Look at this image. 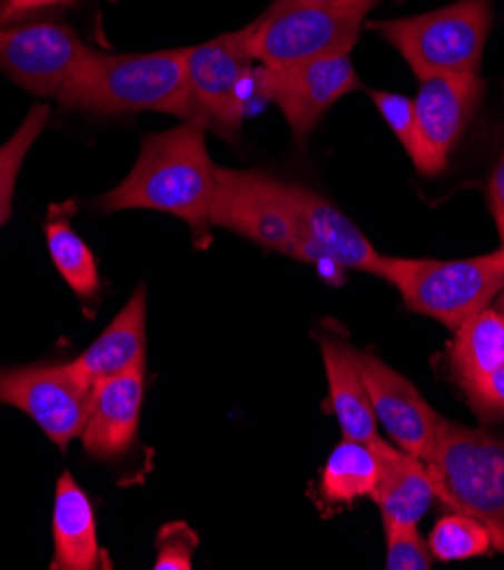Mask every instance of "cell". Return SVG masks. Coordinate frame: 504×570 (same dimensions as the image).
<instances>
[{
    "label": "cell",
    "mask_w": 504,
    "mask_h": 570,
    "mask_svg": "<svg viewBox=\"0 0 504 570\" xmlns=\"http://www.w3.org/2000/svg\"><path fill=\"white\" fill-rule=\"evenodd\" d=\"M207 124H185L148 135L126 180H121L98 205L102 212L152 209L182 218L196 246L209 239V209L216 191V164L207 153Z\"/></svg>",
    "instance_id": "cell-1"
},
{
    "label": "cell",
    "mask_w": 504,
    "mask_h": 570,
    "mask_svg": "<svg viewBox=\"0 0 504 570\" xmlns=\"http://www.w3.org/2000/svg\"><path fill=\"white\" fill-rule=\"evenodd\" d=\"M58 102L102 117L161 111L185 121L194 119L185 48L130 55H107L89 48Z\"/></svg>",
    "instance_id": "cell-2"
},
{
    "label": "cell",
    "mask_w": 504,
    "mask_h": 570,
    "mask_svg": "<svg viewBox=\"0 0 504 570\" xmlns=\"http://www.w3.org/2000/svg\"><path fill=\"white\" fill-rule=\"evenodd\" d=\"M423 462L436 498L482 523L504 552V439L443 419Z\"/></svg>",
    "instance_id": "cell-3"
},
{
    "label": "cell",
    "mask_w": 504,
    "mask_h": 570,
    "mask_svg": "<svg viewBox=\"0 0 504 570\" xmlns=\"http://www.w3.org/2000/svg\"><path fill=\"white\" fill-rule=\"evenodd\" d=\"M379 277L394 284L412 312L457 330L502 294L504 248L451 262L382 255Z\"/></svg>",
    "instance_id": "cell-4"
},
{
    "label": "cell",
    "mask_w": 504,
    "mask_h": 570,
    "mask_svg": "<svg viewBox=\"0 0 504 570\" xmlns=\"http://www.w3.org/2000/svg\"><path fill=\"white\" fill-rule=\"evenodd\" d=\"M394 46L418 80L447 73H477L491 30V0H459L407 19L368 23Z\"/></svg>",
    "instance_id": "cell-5"
},
{
    "label": "cell",
    "mask_w": 504,
    "mask_h": 570,
    "mask_svg": "<svg viewBox=\"0 0 504 570\" xmlns=\"http://www.w3.org/2000/svg\"><path fill=\"white\" fill-rule=\"evenodd\" d=\"M366 14L314 3L275 0L248 28V50L261 67H289L316 57L350 52Z\"/></svg>",
    "instance_id": "cell-6"
},
{
    "label": "cell",
    "mask_w": 504,
    "mask_h": 570,
    "mask_svg": "<svg viewBox=\"0 0 504 570\" xmlns=\"http://www.w3.org/2000/svg\"><path fill=\"white\" fill-rule=\"evenodd\" d=\"M209 220L266 250L303 259L300 233L285 198L283 180L261 170L216 166Z\"/></svg>",
    "instance_id": "cell-7"
},
{
    "label": "cell",
    "mask_w": 504,
    "mask_h": 570,
    "mask_svg": "<svg viewBox=\"0 0 504 570\" xmlns=\"http://www.w3.org/2000/svg\"><path fill=\"white\" fill-rule=\"evenodd\" d=\"M194 119L233 141L246 117V89L253 85L248 28L185 48Z\"/></svg>",
    "instance_id": "cell-8"
},
{
    "label": "cell",
    "mask_w": 504,
    "mask_h": 570,
    "mask_svg": "<svg viewBox=\"0 0 504 570\" xmlns=\"http://www.w3.org/2000/svg\"><path fill=\"white\" fill-rule=\"evenodd\" d=\"M87 52L69 23L46 17L0 23V71L30 94L58 98Z\"/></svg>",
    "instance_id": "cell-9"
},
{
    "label": "cell",
    "mask_w": 504,
    "mask_h": 570,
    "mask_svg": "<svg viewBox=\"0 0 504 570\" xmlns=\"http://www.w3.org/2000/svg\"><path fill=\"white\" fill-rule=\"evenodd\" d=\"M93 384L69 364L21 366L0 373V403L28 414L43 434L67 450L85 430Z\"/></svg>",
    "instance_id": "cell-10"
},
{
    "label": "cell",
    "mask_w": 504,
    "mask_h": 570,
    "mask_svg": "<svg viewBox=\"0 0 504 570\" xmlns=\"http://www.w3.org/2000/svg\"><path fill=\"white\" fill-rule=\"evenodd\" d=\"M255 91L283 111L298 146L316 130L325 111L362 82L348 52L316 57L289 67H261L253 76Z\"/></svg>",
    "instance_id": "cell-11"
},
{
    "label": "cell",
    "mask_w": 504,
    "mask_h": 570,
    "mask_svg": "<svg viewBox=\"0 0 504 570\" xmlns=\"http://www.w3.org/2000/svg\"><path fill=\"white\" fill-rule=\"evenodd\" d=\"M484 89L486 85L477 73H447L421 80L414 98L416 148L412 161L423 176H438L447 168V159L473 121Z\"/></svg>",
    "instance_id": "cell-12"
},
{
    "label": "cell",
    "mask_w": 504,
    "mask_h": 570,
    "mask_svg": "<svg viewBox=\"0 0 504 570\" xmlns=\"http://www.w3.org/2000/svg\"><path fill=\"white\" fill-rule=\"evenodd\" d=\"M283 191L296 216L303 262H316L339 273L353 268L379 277L382 255L344 212L296 183H283Z\"/></svg>",
    "instance_id": "cell-13"
},
{
    "label": "cell",
    "mask_w": 504,
    "mask_h": 570,
    "mask_svg": "<svg viewBox=\"0 0 504 570\" xmlns=\"http://www.w3.org/2000/svg\"><path fill=\"white\" fill-rule=\"evenodd\" d=\"M357 362L370 395L375 419L398 443V448L418 460H425L434 445L443 416L429 407V403L407 377L386 366L375 355L357 351Z\"/></svg>",
    "instance_id": "cell-14"
},
{
    "label": "cell",
    "mask_w": 504,
    "mask_h": 570,
    "mask_svg": "<svg viewBox=\"0 0 504 570\" xmlns=\"http://www.w3.org/2000/svg\"><path fill=\"white\" fill-rule=\"evenodd\" d=\"M146 395V364L100 380L93 386L85 430V450L93 460H121L137 441Z\"/></svg>",
    "instance_id": "cell-15"
},
{
    "label": "cell",
    "mask_w": 504,
    "mask_h": 570,
    "mask_svg": "<svg viewBox=\"0 0 504 570\" xmlns=\"http://www.w3.org/2000/svg\"><path fill=\"white\" fill-rule=\"evenodd\" d=\"M377 458V482L370 493L384 525H418L436 493L423 460L377 439L370 443Z\"/></svg>",
    "instance_id": "cell-16"
},
{
    "label": "cell",
    "mask_w": 504,
    "mask_h": 570,
    "mask_svg": "<svg viewBox=\"0 0 504 570\" xmlns=\"http://www.w3.org/2000/svg\"><path fill=\"white\" fill-rule=\"evenodd\" d=\"M52 543V570H93L100 566L93 504L71 473H62L55 489Z\"/></svg>",
    "instance_id": "cell-17"
},
{
    "label": "cell",
    "mask_w": 504,
    "mask_h": 570,
    "mask_svg": "<svg viewBox=\"0 0 504 570\" xmlns=\"http://www.w3.org/2000/svg\"><path fill=\"white\" fill-rule=\"evenodd\" d=\"M146 364V289L139 287L73 366L93 386L111 375Z\"/></svg>",
    "instance_id": "cell-18"
},
{
    "label": "cell",
    "mask_w": 504,
    "mask_h": 570,
    "mask_svg": "<svg viewBox=\"0 0 504 570\" xmlns=\"http://www.w3.org/2000/svg\"><path fill=\"white\" fill-rule=\"evenodd\" d=\"M323 362L329 384V410L339 421L344 439L359 443H375L377 419L370 405V395L364 384L357 351L348 344L325 338L323 341Z\"/></svg>",
    "instance_id": "cell-19"
},
{
    "label": "cell",
    "mask_w": 504,
    "mask_h": 570,
    "mask_svg": "<svg viewBox=\"0 0 504 570\" xmlns=\"http://www.w3.org/2000/svg\"><path fill=\"white\" fill-rule=\"evenodd\" d=\"M504 362V312L482 309L455 330L451 366L459 386L486 375Z\"/></svg>",
    "instance_id": "cell-20"
},
{
    "label": "cell",
    "mask_w": 504,
    "mask_h": 570,
    "mask_svg": "<svg viewBox=\"0 0 504 570\" xmlns=\"http://www.w3.org/2000/svg\"><path fill=\"white\" fill-rule=\"evenodd\" d=\"M377 458L368 443L344 439L329 454L320 478V495L329 504H350L373 493Z\"/></svg>",
    "instance_id": "cell-21"
},
{
    "label": "cell",
    "mask_w": 504,
    "mask_h": 570,
    "mask_svg": "<svg viewBox=\"0 0 504 570\" xmlns=\"http://www.w3.org/2000/svg\"><path fill=\"white\" fill-rule=\"evenodd\" d=\"M46 244L55 268L82 301L93 298L100 292V275L91 248L73 230L62 216H50L46 223Z\"/></svg>",
    "instance_id": "cell-22"
},
{
    "label": "cell",
    "mask_w": 504,
    "mask_h": 570,
    "mask_svg": "<svg viewBox=\"0 0 504 570\" xmlns=\"http://www.w3.org/2000/svg\"><path fill=\"white\" fill-rule=\"evenodd\" d=\"M50 121V107L48 105H34L23 124L17 128V132L0 146V227L10 220L12 214V200L17 180L21 174V166L26 161V155L34 146V141L41 137Z\"/></svg>",
    "instance_id": "cell-23"
},
{
    "label": "cell",
    "mask_w": 504,
    "mask_h": 570,
    "mask_svg": "<svg viewBox=\"0 0 504 570\" xmlns=\"http://www.w3.org/2000/svg\"><path fill=\"white\" fill-rule=\"evenodd\" d=\"M429 552L438 561H462L482 557L493 548L488 530L466 514L443 517L429 534Z\"/></svg>",
    "instance_id": "cell-24"
},
{
    "label": "cell",
    "mask_w": 504,
    "mask_h": 570,
    "mask_svg": "<svg viewBox=\"0 0 504 570\" xmlns=\"http://www.w3.org/2000/svg\"><path fill=\"white\" fill-rule=\"evenodd\" d=\"M388 570H429L432 552L418 525H384Z\"/></svg>",
    "instance_id": "cell-25"
},
{
    "label": "cell",
    "mask_w": 504,
    "mask_h": 570,
    "mask_svg": "<svg viewBox=\"0 0 504 570\" xmlns=\"http://www.w3.org/2000/svg\"><path fill=\"white\" fill-rule=\"evenodd\" d=\"M198 534L187 523H168L157 534L155 570H191Z\"/></svg>",
    "instance_id": "cell-26"
},
{
    "label": "cell",
    "mask_w": 504,
    "mask_h": 570,
    "mask_svg": "<svg viewBox=\"0 0 504 570\" xmlns=\"http://www.w3.org/2000/svg\"><path fill=\"white\" fill-rule=\"evenodd\" d=\"M370 98L382 114V119L403 144L407 155H414L416 148V111L414 98L396 91H370Z\"/></svg>",
    "instance_id": "cell-27"
},
{
    "label": "cell",
    "mask_w": 504,
    "mask_h": 570,
    "mask_svg": "<svg viewBox=\"0 0 504 570\" xmlns=\"http://www.w3.org/2000/svg\"><path fill=\"white\" fill-rule=\"evenodd\" d=\"M462 389L480 421L495 423L504 419V362Z\"/></svg>",
    "instance_id": "cell-28"
},
{
    "label": "cell",
    "mask_w": 504,
    "mask_h": 570,
    "mask_svg": "<svg viewBox=\"0 0 504 570\" xmlns=\"http://www.w3.org/2000/svg\"><path fill=\"white\" fill-rule=\"evenodd\" d=\"M71 6H76V0H0V23L43 17L52 10Z\"/></svg>",
    "instance_id": "cell-29"
},
{
    "label": "cell",
    "mask_w": 504,
    "mask_h": 570,
    "mask_svg": "<svg viewBox=\"0 0 504 570\" xmlns=\"http://www.w3.org/2000/svg\"><path fill=\"white\" fill-rule=\"evenodd\" d=\"M488 207H491V214L495 218L500 242H502V248H504V155L497 161L493 176L488 180Z\"/></svg>",
    "instance_id": "cell-30"
},
{
    "label": "cell",
    "mask_w": 504,
    "mask_h": 570,
    "mask_svg": "<svg viewBox=\"0 0 504 570\" xmlns=\"http://www.w3.org/2000/svg\"><path fill=\"white\" fill-rule=\"evenodd\" d=\"M285 3H314L325 8H342V10H355L368 14L379 0H285Z\"/></svg>",
    "instance_id": "cell-31"
},
{
    "label": "cell",
    "mask_w": 504,
    "mask_h": 570,
    "mask_svg": "<svg viewBox=\"0 0 504 570\" xmlns=\"http://www.w3.org/2000/svg\"><path fill=\"white\" fill-rule=\"evenodd\" d=\"M497 309L504 312V289H502V294H500V298H497Z\"/></svg>",
    "instance_id": "cell-32"
}]
</instances>
